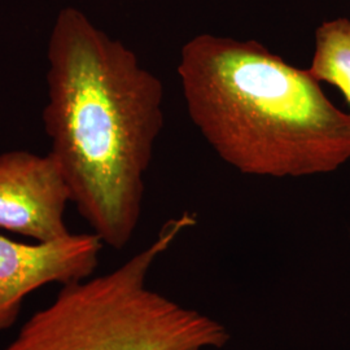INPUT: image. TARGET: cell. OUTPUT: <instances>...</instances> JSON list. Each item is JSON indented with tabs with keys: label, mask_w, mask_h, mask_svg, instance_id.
<instances>
[{
	"label": "cell",
	"mask_w": 350,
	"mask_h": 350,
	"mask_svg": "<svg viewBox=\"0 0 350 350\" xmlns=\"http://www.w3.org/2000/svg\"><path fill=\"white\" fill-rule=\"evenodd\" d=\"M188 116L213 150L243 174H325L350 159V114L309 69L256 40L200 34L180 52Z\"/></svg>",
	"instance_id": "obj_2"
},
{
	"label": "cell",
	"mask_w": 350,
	"mask_h": 350,
	"mask_svg": "<svg viewBox=\"0 0 350 350\" xmlns=\"http://www.w3.org/2000/svg\"><path fill=\"white\" fill-rule=\"evenodd\" d=\"M70 189L50 153L27 150L0 154V228L52 241L70 232L65 224Z\"/></svg>",
	"instance_id": "obj_5"
},
{
	"label": "cell",
	"mask_w": 350,
	"mask_h": 350,
	"mask_svg": "<svg viewBox=\"0 0 350 350\" xmlns=\"http://www.w3.org/2000/svg\"><path fill=\"white\" fill-rule=\"evenodd\" d=\"M47 60L50 154L94 234L122 250L138 227L144 175L163 127V83L75 7L57 14Z\"/></svg>",
	"instance_id": "obj_1"
},
{
	"label": "cell",
	"mask_w": 350,
	"mask_h": 350,
	"mask_svg": "<svg viewBox=\"0 0 350 350\" xmlns=\"http://www.w3.org/2000/svg\"><path fill=\"white\" fill-rule=\"evenodd\" d=\"M196 218L169 219L146 250L105 275L63 286L3 350H205L228 341L224 325L148 287L152 265Z\"/></svg>",
	"instance_id": "obj_3"
},
{
	"label": "cell",
	"mask_w": 350,
	"mask_h": 350,
	"mask_svg": "<svg viewBox=\"0 0 350 350\" xmlns=\"http://www.w3.org/2000/svg\"><path fill=\"white\" fill-rule=\"evenodd\" d=\"M103 240L96 234H69L37 244L0 235V332L11 328L26 296L43 286L85 280L99 263Z\"/></svg>",
	"instance_id": "obj_4"
},
{
	"label": "cell",
	"mask_w": 350,
	"mask_h": 350,
	"mask_svg": "<svg viewBox=\"0 0 350 350\" xmlns=\"http://www.w3.org/2000/svg\"><path fill=\"white\" fill-rule=\"evenodd\" d=\"M309 72L318 82L338 88L350 108V20L325 21L315 31V50ZM350 114V113H349Z\"/></svg>",
	"instance_id": "obj_6"
}]
</instances>
